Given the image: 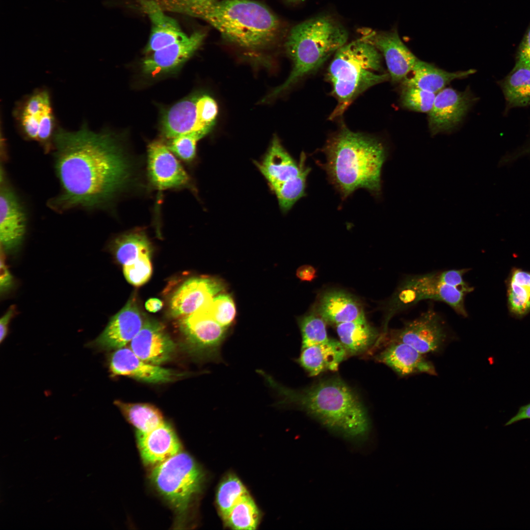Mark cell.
<instances>
[{"mask_svg": "<svg viewBox=\"0 0 530 530\" xmlns=\"http://www.w3.org/2000/svg\"><path fill=\"white\" fill-rule=\"evenodd\" d=\"M226 39L241 47L258 49L273 42L280 33L278 18L252 0H217L196 12Z\"/></svg>", "mask_w": 530, "mask_h": 530, "instance_id": "obj_4", "label": "cell"}, {"mask_svg": "<svg viewBox=\"0 0 530 530\" xmlns=\"http://www.w3.org/2000/svg\"><path fill=\"white\" fill-rule=\"evenodd\" d=\"M151 477L158 490L177 511L184 513L200 491L203 474L194 459L181 451L156 466Z\"/></svg>", "mask_w": 530, "mask_h": 530, "instance_id": "obj_8", "label": "cell"}, {"mask_svg": "<svg viewBox=\"0 0 530 530\" xmlns=\"http://www.w3.org/2000/svg\"><path fill=\"white\" fill-rule=\"evenodd\" d=\"M348 33L337 21L328 16L303 21L290 31L286 42L292 69L287 80L274 89V97L301 78L317 71L347 42Z\"/></svg>", "mask_w": 530, "mask_h": 530, "instance_id": "obj_6", "label": "cell"}, {"mask_svg": "<svg viewBox=\"0 0 530 530\" xmlns=\"http://www.w3.org/2000/svg\"><path fill=\"white\" fill-rule=\"evenodd\" d=\"M14 279L1 256L0 265V291L1 294L8 292L14 286Z\"/></svg>", "mask_w": 530, "mask_h": 530, "instance_id": "obj_44", "label": "cell"}, {"mask_svg": "<svg viewBox=\"0 0 530 530\" xmlns=\"http://www.w3.org/2000/svg\"><path fill=\"white\" fill-rule=\"evenodd\" d=\"M260 519L259 510L249 494L244 497L230 510L223 520L233 530H255Z\"/></svg>", "mask_w": 530, "mask_h": 530, "instance_id": "obj_34", "label": "cell"}, {"mask_svg": "<svg viewBox=\"0 0 530 530\" xmlns=\"http://www.w3.org/2000/svg\"><path fill=\"white\" fill-rule=\"evenodd\" d=\"M525 419H530V403L522 406L519 408L517 414L508 420L505 423V425H511Z\"/></svg>", "mask_w": 530, "mask_h": 530, "instance_id": "obj_47", "label": "cell"}, {"mask_svg": "<svg viewBox=\"0 0 530 530\" xmlns=\"http://www.w3.org/2000/svg\"><path fill=\"white\" fill-rule=\"evenodd\" d=\"M109 365L113 375L127 376L148 383L168 382L180 375L172 370L146 362L125 347L111 354Z\"/></svg>", "mask_w": 530, "mask_h": 530, "instance_id": "obj_20", "label": "cell"}, {"mask_svg": "<svg viewBox=\"0 0 530 530\" xmlns=\"http://www.w3.org/2000/svg\"><path fill=\"white\" fill-rule=\"evenodd\" d=\"M447 334L441 317L430 309L418 318L405 321L400 329L392 330L390 338L391 342L405 343L424 354L442 349Z\"/></svg>", "mask_w": 530, "mask_h": 530, "instance_id": "obj_11", "label": "cell"}, {"mask_svg": "<svg viewBox=\"0 0 530 530\" xmlns=\"http://www.w3.org/2000/svg\"><path fill=\"white\" fill-rule=\"evenodd\" d=\"M424 355L407 344L391 342L378 359L401 376L418 373L435 375V368Z\"/></svg>", "mask_w": 530, "mask_h": 530, "instance_id": "obj_26", "label": "cell"}, {"mask_svg": "<svg viewBox=\"0 0 530 530\" xmlns=\"http://www.w3.org/2000/svg\"><path fill=\"white\" fill-rule=\"evenodd\" d=\"M114 403L137 429V431L148 432L165 422L159 410L152 405L127 403L119 400Z\"/></svg>", "mask_w": 530, "mask_h": 530, "instance_id": "obj_32", "label": "cell"}, {"mask_svg": "<svg viewBox=\"0 0 530 530\" xmlns=\"http://www.w3.org/2000/svg\"><path fill=\"white\" fill-rule=\"evenodd\" d=\"M144 321L135 301L131 299L111 318L95 344L105 349L125 347L139 332Z\"/></svg>", "mask_w": 530, "mask_h": 530, "instance_id": "obj_19", "label": "cell"}, {"mask_svg": "<svg viewBox=\"0 0 530 530\" xmlns=\"http://www.w3.org/2000/svg\"><path fill=\"white\" fill-rule=\"evenodd\" d=\"M474 99L467 89L461 92L448 87L438 92L428 112V128L431 135L454 130L463 120Z\"/></svg>", "mask_w": 530, "mask_h": 530, "instance_id": "obj_12", "label": "cell"}, {"mask_svg": "<svg viewBox=\"0 0 530 530\" xmlns=\"http://www.w3.org/2000/svg\"><path fill=\"white\" fill-rule=\"evenodd\" d=\"M288 0L292 1V2H298V1H300L301 0Z\"/></svg>", "mask_w": 530, "mask_h": 530, "instance_id": "obj_49", "label": "cell"}, {"mask_svg": "<svg viewBox=\"0 0 530 530\" xmlns=\"http://www.w3.org/2000/svg\"><path fill=\"white\" fill-rule=\"evenodd\" d=\"M14 115L25 137L39 142L47 151L53 146L58 128L47 89H39L27 96L16 106Z\"/></svg>", "mask_w": 530, "mask_h": 530, "instance_id": "obj_9", "label": "cell"}, {"mask_svg": "<svg viewBox=\"0 0 530 530\" xmlns=\"http://www.w3.org/2000/svg\"><path fill=\"white\" fill-rule=\"evenodd\" d=\"M113 251L116 259L123 266L144 256H151V247L147 237L140 232L131 233L115 241Z\"/></svg>", "mask_w": 530, "mask_h": 530, "instance_id": "obj_33", "label": "cell"}, {"mask_svg": "<svg viewBox=\"0 0 530 530\" xmlns=\"http://www.w3.org/2000/svg\"><path fill=\"white\" fill-rule=\"evenodd\" d=\"M346 352L340 342L330 339L323 344L302 348L297 361L310 375L316 376L325 371L337 370Z\"/></svg>", "mask_w": 530, "mask_h": 530, "instance_id": "obj_27", "label": "cell"}, {"mask_svg": "<svg viewBox=\"0 0 530 530\" xmlns=\"http://www.w3.org/2000/svg\"><path fill=\"white\" fill-rule=\"evenodd\" d=\"M219 280L209 277H193L186 280L173 292L169 304L171 315L182 318L208 304L223 289Z\"/></svg>", "mask_w": 530, "mask_h": 530, "instance_id": "obj_14", "label": "cell"}, {"mask_svg": "<svg viewBox=\"0 0 530 530\" xmlns=\"http://www.w3.org/2000/svg\"><path fill=\"white\" fill-rule=\"evenodd\" d=\"M326 322L315 313L303 317L299 321L302 335L301 349L328 341Z\"/></svg>", "mask_w": 530, "mask_h": 530, "instance_id": "obj_36", "label": "cell"}, {"mask_svg": "<svg viewBox=\"0 0 530 530\" xmlns=\"http://www.w3.org/2000/svg\"><path fill=\"white\" fill-rule=\"evenodd\" d=\"M138 446L146 464L157 466L181 451V445L172 427L165 422L146 432L137 431Z\"/></svg>", "mask_w": 530, "mask_h": 530, "instance_id": "obj_23", "label": "cell"}, {"mask_svg": "<svg viewBox=\"0 0 530 530\" xmlns=\"http://www.w3.org/2000/svg\"><path fill=\"white\" fill-rule=\"evenodd\" d=\"M467 294L460 289L441 282L439 272L407 276L385 307L384 332H387L388 323L395 314L424 299L445 302L458 314L467 317L468 313L464 301Z\"/></svg>", "mask_w": 530, "mask_h": 530, "instance_id": "obj_7", "label": "cell"}, {"mask_svg": "<svg viewBox=\"0 0 530 530\" xmlns=\"http://www.w3.org/2000/svg\"><path fill=\"white\" fill-rule=\"evenodd\" d=\"M468 270L467 268H462L439 272V277L441 282L469 293L473 291V288L470 286L463 279L464 275Z\"/></svg>", "mask_w": 530, "mask_h": 530, "instance_id": "obj_42", "label": "cell"}, {"mask_svg": "<svg viewBox=\"0 0 530 530\" xmlns=\"http://www.w3.org/2000/svg\"><path fill=\"white\" fill-rule=\"evenodd\" d=\"M503 88L510 106L530 105V67L516 64L504 81Z\"/></svg>", "mask_w": 530, "mask_h": 530, "instance_id": "obj_31", "label": "cell"}, {"mask_svg": "<svg viewBox=\"0 0 530 530\" xmlns=\"http://www.w3.org/2000/svg\"><path fill=\"white\" fill-rule=\"evenodd\" d=\"M340 342L346 351L352 354L367 349L377 339L378 333L364 316L354 320L336 325Z\"/></svg>", "mask_w": 530, "mask_h": 530, "instance_id": "obj_29", "label": "cell"}, {"mask_svg": "<svg viewBox=\"0 0 530 530\" xmlns=\"http://www.w3.org/2000/svg\"><path fill=\"white\" fill-rule=\"evenodd\" d=\"M151 256H142L136 261L123 266L124 275L127 281L134 286H140L150 278L153 268Z\"/></svg>", "mask_w": 530, "mask_h": 530, "instance_id": "obj_39", "label": "cell"}, {"mask_svg": "<svg viewBox=\"0 0 530 530\" xmlns=\"http://www.w3.org/2000/svg\"><path fill=\"white\" fill-rule=\"evenodd\" d=\"M516 64L530 67V27L519 46Z\"/></svg>", "mask_w": 530, "mask_h": 530, "instance_id": "obj_43", "label": "cell"}, {"mask_svg": "<svg viewBox=\"0 0 530 530\" xmlns=\"http://www.w3.org/2000/svg\"><path fill=\"white\" fill-rule=\"evenodd\" d=\"M276 394L280 406H295L326 426L350 437H360L369 429L365 408L357 395L338 378L320 381L302 390L282 385L264 371H257Z\"/></svg>", "mask_w": 530, "mask_h": 530, "instance_id": "obj_3", "label": "cell"}, {"mask_svg": "<svg viewBox=\"0 0 530 530\" xmlns=\"http://www.w3.org/2000/svg\"><path fill=\"white\" fill-rule=\"evenodd\" d=\"M163 306L162 301L158 298H150L145 303L146 309L151 312H157L160 310Z\"/></svg>", "mask_w": 530, "mask_h": 530, "instance_id": "obj_48", "label": "cell"}, {"mask_svg": "<svg viewBox=\"0 0 530 530\" xmlns=\"http://www.w3.org/2000/svg\"><path fill=\"white\" fill-rule=\"evenodd\" d=\"M202 137L195 134L182 135L172 139L170 151L185 161H191L195 157L196 143Z\"/></svg>", "mask_w": 530, "mask_h": 530, "instance_id": "obj_41", "label": "cell"}, {"mask_svg": "<svg viewBox=\"0 0 530 530\" xmlns=\"http://www.w3.org/2000/svg\"><path fill=\"white\" fill-rule=\"evenodd\" d=\"M314 313L326 322L336 325L365 316L360 303L352 295L341 290L322 293L316 303Z\"/></svg>", "mask_w": 530, "mask_h": 530, "instance_id": "obj_25", "label": "cell"}, {"mask_svg": "<svg viewBox=\"0 0 530 530\" xmlns=\"http://www.w3.org/2000/svg\"><path fill=\"white\" fill-rule=\"evenodd\" d=\"M218 0H156L164 11L193 16L202 8Z\"/></svg>", "mask_w": 530, "mask_h": 530, "instance_id": "obj_40", "label": "cell"}, {"mask_svg": "<svg viewBox=\"0 0 530 530\" xmlns=\"http://www.w3.org/2000/svg\"><path fill=\"white\" fill-rule=\"evenodd\" d=\"M205 36L203 31H195L184 40L151 53L142 62L144 72L154 75L177 68L197 50Z\"/></svg>", "mask_w": 530, "mask_h": 530, "instance_id": "obj_22", "label": "cell"}, {"mask_svg": "<svg viewBox=\"0 0 530 530\" xmlns=\"http://www.w3.org/2000/svg\"><path fill=\"white\" fill-rule=\"evenodd\" d=\"M510 313L521 318L530 312V272L515 268L510 275L507 290Z\"/></svg>", "mask_w": 530, "mask_h": 530, "instance_id": "obj_30", "label": "cell"}, {"mask_svg": "<svg viewBox=\"0 0 530 530\" xmlns=\"http://www.w3.org/2000/svg\"><path fill=\"white\" fill-rule=\"evenodd\" d=\"M162 127L164 135L170 139L188 134H197L202 138L212 128L201 120L196 97L184 100L172 106L163 117Z\"/></svg>", "mask_w": 530, "mask_h": 530, "instance_id": "obj_24", "label": "cell"}, {"mask_svg": "<svg viewBox=\"0 0 530 530\" xmlns=\"http://www.w3.org/2000/svg\"><path fill=\"white\" fill-rule=\"evenodd\" d=\"M53 146L62 191L51 205L58 211L97 207L130 177V164L114 137L94 132L86 124L75 132L58 128Z\"/></svg>", "mask_w": 530, "mask_h": 530, "instance_id": "obj_1", "label": "cell"}, {"mask_svg": "<svg viewBox=\"0 0 530 530\" xmlns=\"http://www.w3.org/2000/svg\"><path fill=\"white\" fill-rule=\"evenodd\" d=\"M148 162L150 180L159 189L185 186L189 182L186 172L168 147L160 141L148 145Z\"/></svg>", "mask_w": 530, "mask_h": 530, "instance_id": "obj_17", "label": "cell"}, {"mask_svg": "<svg viewBox=\"0 0 530 530\" xmlns=\"http://www.w3.org/2000/svg\"><path fill=\"white\" fill-rule=\"evenodd\" d=\"M296 276L302 281L311 282L316 276V270L312 265H304L297 269Z\"/></svg>", "mask_w": 530, "mask_h": 530, "instance_id": "obj_46", "label": "cell"}, {"mask_svg": "<svg viewBox=\"0 0 530 530\" xmlns=\"http://www.w3.org/2000/svg\"><path fill=\"white\" fill-rule=\"evenodd\" d=\"M362 39L373 45L383 55L392 82L402 80L418 59L400 39L397 30L376 32L368 29Z\"/></svg>", "mask_w": 530, "mask_h": 530, "instance_id": "obj_13", "label": "cell"}, {"mask_svg": "<svg viewBox=\"0 0 530 530\" xmlns=\"http://www.w3.org/2000/svg\"><path fill=\"white\" fill-rule=\"evenodd\" d=\"M137 2L151 23L146 53L164 49L187 37L176 20L165 14L156 0H137Z\"/></svg>", "mask_w": 530, "mask_h": 530, "instance_id": "obj_21", "label": "cell"}, {"mask_svg": "<svg viewBox=\"0 0 530 530\" xmlns=\"http://www.w3.org/2000/svg\"><path fill=\"white\" fill-rule=\"evenodd\" d=\"M130 348L146 362L159 365L171 357L175 345L162 324L146 319L130 342Z\"/></svg>", "mask_w": 530, "mask_h": 530, "instance_id": "obj_18", "label": "cell"}, {"mask_svg": "<svg viewBox=\"0 0 530 530\" xmlns=\"http://www.w3.org/2000/svg\"><path fill=\"white\" fill-rule=\"evenodd\" d=\"M412 72L413 76L402 80L403 85L415 86L436 94L451 81L466 78L474 73L475 70L449 72L418 59Z\"/></svg>", "mask_w": 530, "mask_h": 530, "instance_id": "obj_28", "label": "cell"}, {"mask_svg": "<svg viewBox=\"0 0 530 530\" xmlns=\"http://www.w3.org/2000/svg\"><path fill=\"white\" fill-rule=\"evenodd\" d=\"M436 94L415 86L403 85L400 100L402 106L408 109L429 112L432 108Z\"/></svg>", "mask_w": 530, "mask_h": 530, "instance_id": "obj_37", "label": "cell"}, {"mask_svg": "<svg viewBox=\"0 0 530 530\" xmlns=\"http://www.w3.org/2000/svg\"><path fill=\"white\" fill-rule=\"evenodd\" d=\"M322 151L326 162L320 165L343 199L359 189L381 197L382 167L389 156L382 141L342 125L328 138Z\"/></svg>", "mask_w": 530, "mask_h": 530, "instance_id": "obj_2", "label": "cell"}, {"mask_svg": "<svg viewBox=\"0 0 530 530\" xmlns=\"http://www.w3.org/2000/svg\"><path fill=\"white\" fill-rule=\"evenodd\" d=\"M15 313V308L13 306L9 307L8 310L1 318L0 320V341L1 343L6 337L7 334L8 325L11 319Z\"/></svg>", "mask_w": 530, "mask_h": 530, "instance_id": "obj_45", "label": "cell"}, {"mask_svg": "<svg viewBox=\"0 0 530 530\" xmlns=\"http://www.w3.org/2000/svg\"><path fill=\"white\" fill-rule=\"evenodd\" d=\"M249 494L241 480L233 474L227 476L220 483L216 493V504L223 519L232 507Z\"/></svg>", "mask_w": 530, "mask_h": 530, "instance_id": "obj_35", "label": "cell"}, {"mask_svg": "<svg viewBox=\"0 0 530 530\" xmlns=\"http://www.w3.org/2000/svg\"><path fill=\"white\" fill-rule=\"evenodd\" d=\"M382 58L379 51L362 38L346 43L335 53L326 74L337 102L330 120L342 116L366 90L390 79L383 70Z\"/></svg>", "mask_w": 530, "mask_h": 530, "instance_id": "obj_5", "label": "cell"}, {"mask_svg": "<svg viewBox=\"0 0 530 530\" xmlns=\"http://www.w3.org/2000/svg\"><path fill=\"white\" fill-rule=\"evenodd\" d=\"M179 326L191 346L204 358L219 363L228 329L218 323L204 307L179 318Z\"/></svg>", "mask_w": 530, "mask_h": 530, "instance_id": "obj_10", "label": "cell"}, {"mask_svg": "<svg viewBox=\"0 0 530 530\" xmlns=\"http://www.w3.org/2000/svg\"><path fill=\"white\" fill-rule=\"evenodd\" d=\"M212 317L220 324L228 329L232 325L236 315L234 301L228 294H221L214 296L204 306Z\"/></svg>", "mask_w": 530, "mask_h": 530, "instance_id": "obj_38", "label": "cell"}, {"mask_svg": "<svg viewBox=\"0 0 530 530\" xmlns=\"http://www.w3.org/2000/svg\"><path fill=\"white\" fill-rule=\"evenodd\" d=\"M0 195V240L6 253L16 251L22 244L26 230L25 212L15 192L4 181Z\"/></svg>", "mask_w": 530, "mask_h": 530, "instance_id": "obj_16", "label": "cell"}, {"mask_svg": "<svg viewBox=\"0 0 530 530\" xmlns=\"http://www.w3.org/2000/svg\"><path fill=\"white\" fill-rule=\"evenodd\" d=\"M306 159L304 153H302L297 162L274 137L263 160L256 165L272 187L308 176L311 168L306 165Z\"/></svg>", "mask_w": 530, "mask_h": 530, "instance_id": "obj_15", "label": "cell"}]
</instances>
